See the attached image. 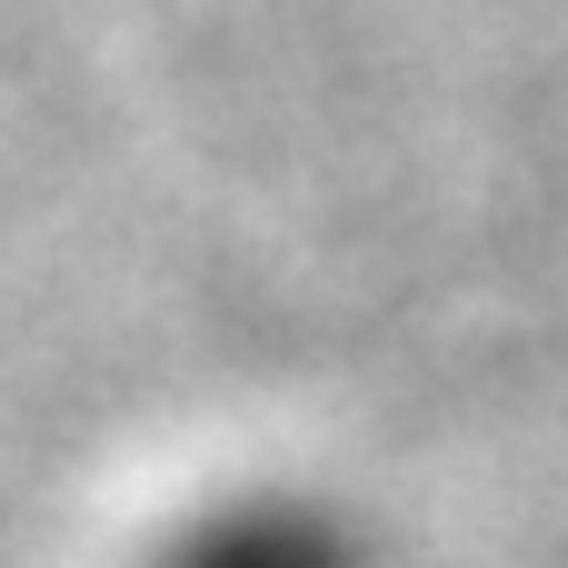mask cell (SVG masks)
Returning <instances> with one entry per match:
<instances>
[{"label":"cell","instance_id":"obj_1","mask_svg":"<svg viewBox=\"0 0 568 568\" xmlns=\"http://www.w3.org/2000/svg\"><path fill=\"white\" fill-rule=\"evenodd\" d=\"M140 568H399V549L359 499L270 469V479H220L180 499L150 529Z\"/></svg>","mask_w":568,"mask_h":568}]
</instances>
